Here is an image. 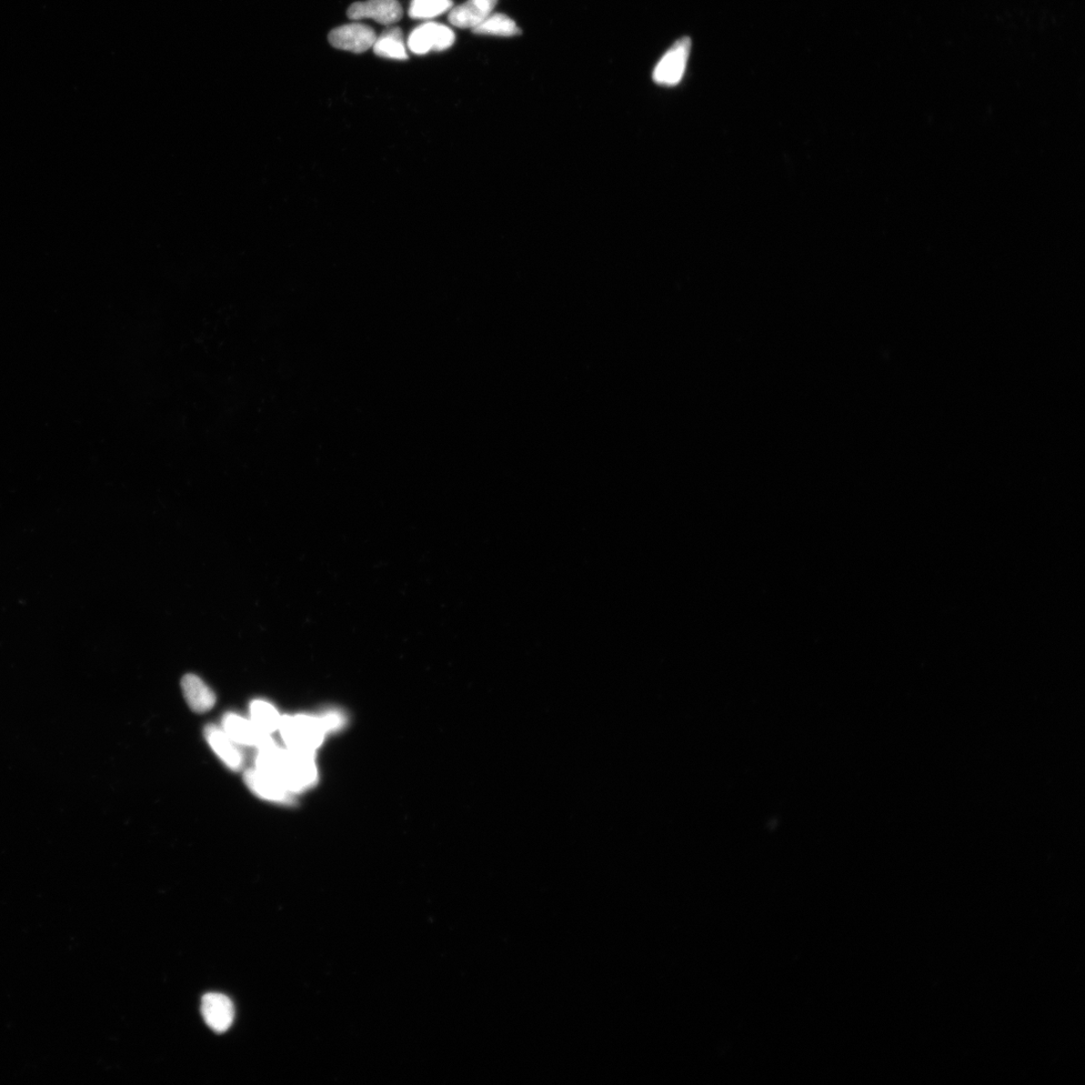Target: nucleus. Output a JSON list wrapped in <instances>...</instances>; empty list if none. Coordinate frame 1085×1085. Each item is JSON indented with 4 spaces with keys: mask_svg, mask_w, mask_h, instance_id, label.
<instances>
[{
    "mask_svg": "<svg viewBox=\"0 0 1085 1085\" xmlns=\"http://www.w3.org/2000/svg\"><path fill=\"white\" fill-rule=\"evenodd\" d=\"M452 6V0H412L408 15L414 19H431L446 14Z\"/></svg>",
    "mask_w": 1085,
    "mask_h": 1085,
    "instance_id": "nucleus-15",
    "label": "nucleus"
},
{
    "mask_svg": "<svg viewBox=\"0 0 1085 1085\" xmlns=\"http://www.w3.org/2000/svg\"><path fill=\"white\" fill-rule=\"evenodd\" d=\"M245 782L249 790L259 798L283 802L288 800L290 795L283 782L257 768L249 769L245 773Z\"/></svg>",
    "mask_w": 1085,
    "mask_h": 1085,
    "instance_id": "nucleus-9",
    "label": "nucleus"
},
{
    "mask_svg": "<svg viewBox=\"0 0 1085 1085\" xmlns=\"http://www.w3.org/2000/svg\"><path fill=\"white\" fill-rule=\"evenodd\" d=\"M201 1013L210 1029L216 1033L227 1031L235 1020V1007L226 995L208 993L201 1001Z\"/></svg>",
    "mask_w": 1085,
    "mask_h": 1085,
    "instance_id": "nucleus-7",
    "label": "nucleus"
},
{
    "mask_svg": "<svg viewBox=\"0 0 1085 1085\" xmlns=\"http://www.w3.org/2000/svg\"><path fill=\"white\" fill-rule=\"evenodd\" d=\"M376 38L374 28L360 23L339 26L332 30L328 36L331 46L354 54L367 52L369 48L374 47Z\"/></svg>",
    "mask_w": 1085,
    "mask_h": 1085,
    "instance_id": "nucleus-4",
    "label": "nucleus"
},
{
    "mask_svg": "<svg viewBox=\"0 0 1085 1085\" xmlns=\"http://www.w3.org/2000/svg\"><path fill=\"white\" fill-rule=\"evenodd\" d=\"M691 42L689 37H681L663 55L653 70V80L660 86L673 87L678 85L685 75L690 53Z\"/></svg>",
    "mask_w": 1085,
    "mask_h": 1085,
    "instance_id": "nucleus-3",
    "label": "nucleus"
},
{
    "mask_svg": "<svg viewBox=\"0 0 1085 1085\" xmlns=\"http://www.w3.org/2000/svg\"><path fill=\"white\" fill-rule=\"evenodd\" d=\"M347 16L352 20L371 18L381 25L390 26L399 22L404 16V9L398 0H367L351 5Z\"/></svg>",
    "mask_w": 1085,
    "mask_h": 1085,
    "instance_id": "nucleus-5",
    "label": "nucleus"
},
{
    "mask_svg": "<svg viewBox=\"0 0 1085 1085\" xmlns=\"http://www.w3.org/2000/svg\"><path fill=\"white\" fill-rule=\"evenodd\" d=\"M337 713L324 717L307 715L284 716L280 719L279 731L290 750L314 753L321 745L326 732L340 726Z\"/></svg>",
    "mask_w": 1085,
    "mask_h": 1085,
    "instance_id": "nucleus-1",
    "label": "nucleus"
},
{
    "mask_svg": "<svg viewBox=\"0 0 1085 1085\" xmlns=\"http://www.w3.org/2000/svg\"><path fill=\"white\" fill-rule=\"evenodd\" d=\"M205 736L210 747L228 768L238 771L243 766V755L223 729L209 725L205 729Z\"/></svg>",
    "mask_w": 1085,
    "mask_h": 1085,
    "instance_id": "nucleus-10",
    "label": "nucleus"
},
{
    "mask_svg": "<svg viewBox=\"0 0 1085 1085\" xmlns=\"http://www.w3.org/2000/svg\"><path fill=\"white\" fill-rule=\"evenodd\" d=\"M497 4L498 0H467L450 9L448 22L459 28L474 29L492 14Z\"/></svg>",
    "mask_w": 1085,
    "mask_h": 1085,
    "instance_id": "nucleus-8",
    "label": "nucleus"
},
{
    "mask_svg": "<svg viewBox=\"0 0 1085 1085\" xmlns=\"http://www.w3.org/2000/svg\"><path fill=\"white\" fill-rule=\"evenodd\" d=\"M472 33L479 36L511 37L521 35L517 24L506 15L491 14Z\"/></svg>",
    "mask_w": 1085,
    "mask_h": 1085,
    "instance_id": "nucleus-13",
    "label": "nucleus"
},
{
    "mask_svg": "<svg viewBox=\"0 0 1085 1085\" xmlns=\"http://www.w3.org/2000/svg\"><path fill=\"white\" fill-rule=\"evenodd\" d=\"M372 48H374V54L381 58L397 60L408 59L404 33L397 26L384 30V33L377 37L376 42Z\"/></svg>",
    "mask_w": 1085,
    "mask_h": 1085,
    "instance_id": "nucleus-12",
    "label": "nucleus"
},
{
    "mask_svg": "<svg viewBox=\"0 0 1085 1085\" xmlns=\"http://www.w3.org/2000/svg\"><path fill=\"white\" fill-rule=\"evenodd\" d=\"M181 689L191 710L203 713L213 709L216 697L213 690L195 675H186L181 680Z\"/></svg>",
    "mask_w": 1085,
    "mask_h": 1085,
    "instance_id": "nucleus-11",
    "label": "nucleus"
},
{
    "mask_svg": "<svg viewBox=\"0 0 1085 1085\" xmlns=\"http://www.w3.org/2000/svg\"><path fill=\"white\" fill-rule=\"evenodd\" d=\"M456 35L450 27L437 23H425L414 30L407 39V47L415 55L444 52L454 46Z\"/></svg>",
    "mask_w": 1085,
    "mask_h": 1085,
    "instance_id": "nucleus-2",
    "label": "nucleus"
},
{
    "mask_svg": "<svg viewBox=\"0 0 1085 1085\" xmlns=\"http://www.w3.org/2000/svg\"><path fill=\"white\" fill-rule=\"evenodd\" d=\"M223 730L228 738L237 745L255 746L260 749L275 743L270 735L259 731L253 722L234 712L226 713L224 717Z\"/></svg>",
    "mask_w": 1085,
    "mask_h": 1085,
    "instance_id": "nucleus-6",
    "label": "nucleus"
},
{
    "mask_svg": "<svg viewBox=\"0 0 1085 1085\" xmlns=\"http://www.w3.org/2000/svg\"><path fill=\"white\" fill-rule=\"evenodd\" d=\"M281 716L273 705L257 700L250 705V721L261 732L271 735L279 730Z\"/></svg>",
    "mask_w": 1085,
    "mask_h": 1085,
    "instance_id": "nucleus-14",
    "label": "nucleus"
}]
</instances>
